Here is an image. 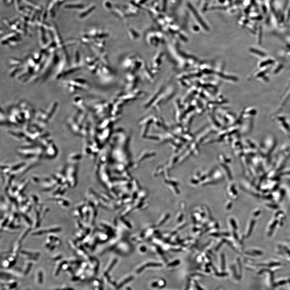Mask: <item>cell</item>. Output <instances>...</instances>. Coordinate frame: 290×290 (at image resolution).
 Listing matches in <instances>:
<instances>
[{"instance_id":"6da1fadb","label":"cell","mask_w":290,"mask_h":290,"mask_svg":"<svg viewBox=\"0 0 290 290\" xmlns=\"http://www.w3.org/2000/svg\"><path fill=\"white\" fill-rule=\"evenodd\" d=\"M135 278L134 274H128L123 276L117 282L116 290H119L125 285L132 282Z\"/></svg>"},{"instance_id":"7a4b0ae2","label":"cell","mask_w":290,"mask_h":290,"mask_svg":"<svg viewBox=\"0 0 290 290\" xmlns=\"http://www.w3.org/2000/svg\"><path fill=\"white\" fill-rule=\"evenodd\" d=\"M188 7L191 10V12H192L193 14L195 17L196 19L198 20V22H200V23H201L202 25H204L205 23L204 22V21H203L202 19L200 17L201 16L198 13V12L196 10L195 8L192 6V4H191L190 3H188Z\"/></svg>"},{"instance_id":"3957f363","label":"cell","mask_w":290,"mask_h":290,"mask_svg":"<svg viewBox=\"0 0 290 290\" xmlns=\"http://www.w3.org/2000/svg\"><path fill=\"white\" fill-rule=\"evenodd\" d=\"M36 283L39 285H41L43 283L44 274L42 271L40 270L38 271L36 277Z\"/></svg>"},{"instance_id":"277c9868","label":"cell","mask_w":290,"mask_h":290,"mask_svg":"<svg viewBox=\"0 0 290 290\" xmlns=\"http://www.w3.org/2000/svg\"><path fill=\"white\" fill-rule=\"evenodd\" d=\"M125 290H131V289L130 288L127 287L125 289Z\"/></svg>"}]
</instances>
